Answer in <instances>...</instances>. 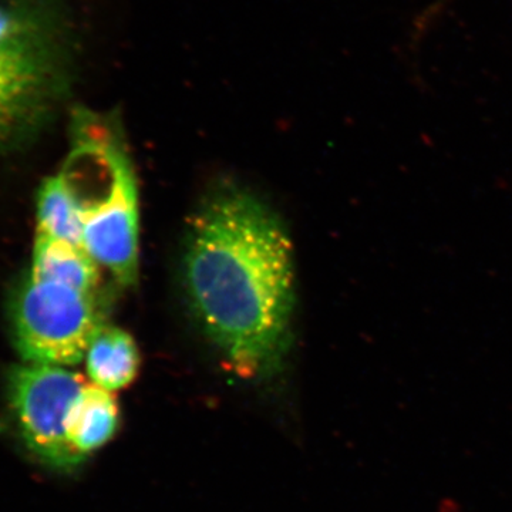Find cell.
Instances as JSON below:
<instances>
[{
	"mask_svg": "<svg viewBox=\"0 0 512 512\" xmlns=\"http://www.w3.org/2000/svg\"><path fill=\"white\" fill-rule=\"evenodd\" d=\"M195 316L229 365L265 376L291 343L295 272L291 238L248 192L214 195L195 215L184 258Z\"/></svg>",
	"mask_w": 512,
	"mask_h": 512,
	"instance_id": "obj_1",
	"label": "cell"
},
{
	"mask_svg": "<svg viewBox=\"0 0 512 512\" xmlns=\"http://www.w3.org/2000/svg\"><path fill=\"white\" fill-rule=\"evenodd\" d=\"M74 57L60 0H0V143L52 111L69 89Z\"/></svg>",
	"mask_w": 512,
	"mask_h": 512,
	"instance_id": "obj_2",
	"label": "cell"
},
{
	"mask_svg": "<svg viewBox=\"0 0 512 512\" xmlns=\"http://www.w3.org/2000/svg\"><path fill=\"white\" fill-rule=\"evenodd\" d=\"M19 352L33 365L82 362L103 326L93 293L30 278L13 303Z\"/></svg>",
	"mask_w": 512,
	"mask_h": 512,
	"instance_id": "obj_3",
	"label": "cell"
},
{
	"mask_svg": "<svg viewBox=\"0 0 512 512\" xmlns=\"http://www.w3.org/2000/svg\"><path fill=\"white\" fill-rule=\"evenodd\" d=\"M82 377L60 366L16 367L9 377V399L26 446L46 466L72 470L80 456L67 439L70 407L84 389Z\"/></svg>",
	"mask_w": 512,
	"mask_h": 512,
	"instance_id": "obj_4",
	"label": "cell"
},
{
	"mask_svg": "<svg viewBox=\"0 0 512 512\" xmlns=\"http://www.w3.org/2000/svg\"><path fill=\"white\" fill-rule=\"evenodd\" d=\"M138 220L136 175L120 141L103 197L84 208L83 248L123 286L137 281Z\"/></svg>",
	"mask_w": 512,
	"mask_h": 512,
	"instance_id": "obj_5",
	"label": "cell"
},
{
	"mask_svg": "<svg viewBox=\"0 0 512 512\" xmlns=\"http://www.w3.org/2000/svg\"><path fill=\"white\" fill-rule=\"evenodd\" d=\"M30 278L93 293L100 281L99 264L80 245L39 234Z\"/></svg>",
	"mask_w": 512,
	"mask_h": 512,
	"instance_id": "obj_6",
	"label": "cell"
},
{
	"mask_svg": "<svg viewBox=\"0 0 512 512\" xmlns=\"http://www.w3.org/2000/svg\"><path fill=\"white\" fill-rule=\"evenodd\" d=\"M120 414L111 392L97 386H84L67 414V439L80 456L109 443L119 427Z\"/></svg>",
	"mask_w": 512,
	"mask_h": 512,
	"instance_id": "obj_7",
	"label": "cell"
},
{
	"mask_svg": "<svg viewBox=\"0 0 512 512\" xmlns=\"http://www.w3.org/2000/svg\"><path fill=\"white\" fill-rule=\"evenodd\" d=\"M84 359L94 386L107 392L123 389L133 383L140 367L136 342L126 330L113 326H101Z\"/></svg>",
	"mask_w": 512,
	"mask_h": 512,
	"instance_id": "obj_8",
	"label": "cell"
},
{
	"mask_svg": "<svg viewBox=\"0 0 512 512\" xmlns=\"http://www.w3.org/2000/svg\"><path fill=\"white\" fill-rule=\"evenodd\" d=\"M39 234L83 247L84 210L63 174L45 181L37 197Z\"/></svg>",
	"mask_w": 512,
	"mask_h": 512,
	"instance_id": "obj_9",
	"label": "cell"
}]
</instances>
